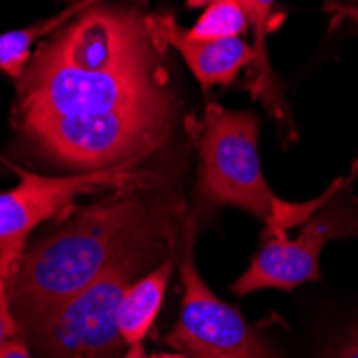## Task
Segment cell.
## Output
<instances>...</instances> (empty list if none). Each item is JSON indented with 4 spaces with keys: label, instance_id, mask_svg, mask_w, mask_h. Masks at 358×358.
I'll list each match as a JSON object with an SVG mask.
<instances>
[{
    "label": "cell",
    "instance_id": "cell-1",
    "mask_svg": "<svg viewBox=\"0 0 358 358\" xmlns=\"http://www.w3.org/2000/svg\"><path fill=\"white\" fill-rule=\"evenodd\" d=\"M176 208L157 206L138 193H118L71 215L30 247L9 277V299L22 327L106 275L142 241L174 227Z\"/></svg>",
    "mask_w": 358,
    "mask_h": 358
},
{
    "label": "cell",
    "instance_id": "cell-2",
    "mask_svg": "<svg viewBox=\"0 0 358 358\" xmlns=\"http://www.w3.org/2000/svg\"><path fill=\"white\" fill-rule=\"evenodd\" d=\"M257 136L259 122L253 112L227 110L215 101L206 106L198 138L200 176L195 198L200 204L234 206L264 221L266 232H287V227L303 225L348 185L345 178H337L311 202H283L264 178Z\"/></svg>",
    "mask_w": 358,
    "mask_h": 358
},
{
    "label": "cell",
    "instance_id": "cell-3",
    "mask_svg": "<svg viewBox=\"0 0 358 358\" xmlns=\"http://www.w3.org/2000/svg\"><path fill=\"white\" fill-rule=\"evenodd\" d=\"M174 116L170 94L106 114L32 120L20 127L43 157L80 174L140 164L170 138Z\"/></svg>",
    "mask_w": 358,
    "mask_h": 358
},
{
    "label": "cell",
    "instance_id": "cell-4",
    "mask_svg": "<svg viewBox=\"0 0 358 358\" xmlns=\"http://www.w3.org/2000/svg\"><path fill=\"white\" fill-rule=\"evenodd\" d=\"M174 230L136 245L106 275L24 329L26 339L45 358H118L127 345L118 329L120 301L159 253L172 249Z\"/></svg>",
    "mask_w": 358,
    "mask_h": 358
},
{
    "label": "cell",
    "instance_id": "cell-5",
    "mask_svg": "<svg viewBox=\"0 0 358 358\" xmlns=\"http://www.w3.org/2000/svg\"><path fill=\"white\" fill-rule=\"evenodd\" d=\"M170 94L159 64L94 73L30 60L17 80V120L24 124L62 116L106 114L152 103Z\"/></svg>",
    "mask_w": 358,
    "mask_h": 358
},
{
    "label": "cell",
    "instance_id": "cell-6",
    "mask_svg": "<svg viewBox=\"0 0 358 358\" xmlns=\"http://www.w3.org/2000/svg\"><path fill=\"white\" fill-rule=\"evenodd\" d=\"M32 60L50 67L106 73L159 64V54L150 17L134 9L92 5L58 28Z\"/></svg>",
    "mask_w": 358,
    "mask_h": 358
},
{
    "label": "cell",
    "instance_id": "cell-7",
    "mask_svg": "<svg viewBox=\"0 0 358 358\" xmlns=\"http://www.w3.org/2000/svg\"><path fill=\"white\" fill-rule=\"evenodd\" d=\"M195 215L185 221L182 303L168 343L191 358H279L243 313L223 303L195 266Z\"/></svg>",
    "mask_w": 358,
    "mask_h": 358
},
{
    "label": "cell",
    "instance_id": "cell-8",
    "mask_svg": "<svg viewBox=\"0 0 358 358\" xmlns=\"http://www.w3.org/2000/svg\"><path fill=\"white\" fill-rule=\"evenodd\" d=\"M11 168L20 176V182L9 191H0V275L7 281L28 247L32 230L60 215L78 195L127 189L144 185L148 182L144 178H150L148 174L134 172V166L71 176H41L17 166Z\"/></svg>",
    "mask_w": 358,
    "mask_h": 358
},
{
    "label": "cell",
    "instance_id": "cell-9",
    "mask_svg": "<svg viewBox=\"0 0 358 358\" xmlns=\"http://www.w3.org/2000/svg\"><path fill=\"white\" fill-rule=\"evenodd\" d=\"M345 236H358V198H343L337 191L303 223L296 238H289L285 232H266L262 249L234 281L232 292L238 296L259 289L289 292L303 283L320 281L322 249Z\"/></svg>",
    "mask_w": 358,
    "mask_h": 358
},
{
    "label": "cell",
    "instance_id": "cell-10",
    "mask_svg": "<svg viewBox=\"0 0 358 358\" xmlns=\"http://www.w3.org/2000/svg\"><path fill=\"white\" fill-rule=\"evenodd\" d=\"M150 26L157 43H168L182 56L202 90L232 84L238 73L253 62V48L245 43L243 37L217 41L191 39L174 15H155L150 17Z\"/></svg>",
    "mask_w": 358,
    "mask_h": 358
},
{
    "label": "cell",
    "instance_id": "cell-11",
    "mask_svg": "<svg viewBox=\"0 0 358 358\" xmlns=\"http://www.w3.org/2000/svg\"><path fill=\"white\" fill-rule=\"evenodd\" d=\"M174 255L170 253L144 277L129 285L118 307V329L127 345L142 343L164 305L166 289L174 271Z\"/></svg>",
    "mask_w": 358,
    "mask_h": 358
},
{
    "label": "cell",
    "instance_id": "cell-12",
    "mask_svg": "<svg viewBox=\"0 0 358 358\" xmlns=\"http://www.w3.org/2000/svg\"><path fill=\"white\" fill-rule=\"evenodd\" d=\"M273 7L275 0H249L247 5V20L253 28V62H251V76H249V90L253 99H262L266 110L275 116L281 114V96L277 90V82L273 76V67L268 60L266 37L273 30Z\"/></svg>",
    "mask_w": 358,
    "mask_h": 358
},
{
    "label": "cell",
    "instance_id": "cell-13",
    "mask_svg": "<svg viewBox=\"0 0 358 358\" xmlns=\"http://www.w3.org/2000/svg\"><path fill=\"white\" fill-rule=\"evenodd\" d=\"M96 3H99V0H80V3H76L67 11H62L50 20L30 24L26 28L3 32V35H0V71L17 82L32 60V43L41 39L43 35H50V32L62 28L64 24H69L76 15H80L82 11L90 9Z\"/></svg>",
    "mask_w": 358,
    "mask_h": 358
},
{
    "label": "cell",
    "instance_id": "cell-14",
    "mask_svg": "<svg viewBox=\"0 0 358 358\" xmlns=\"http://www.w3.org/2000/svg\"><path fill=\"white\" fill-rule=\"evenodd\" d=\"M249 20L245 7L236 0H210L204 7L202 15L187 30L191 39L217 41V39H232L243 37L247 32Z\"/></svg>",
    "mask_w": 358,
    "mask_h": 358
},
{
    "label": "cell",
    "instance_id": "cell-15",
    "mask_svg": "<svg viewBox=\"0 0 358 358\" xmlns=\"http://www.w3.org/2000/svg\"><path fill=\"white\" fill-rule=\"evenodd\" d=\"M22 327L13 313L11 299H9V281L0 275V348L9 339L22 337Z\"/></svg>",
    "mask_w": 358,
    "mask_h": 358
},
{
    "label": "cell",
    "instance_id": "cell-16",
    "mask_svg": "<svg viewBox=\"0 0 358 358\" xmlns=\"http://www.w3.org/2000/svg\"><path fill=\"white\" fill-rule=\"evenodd\" d=\"M333 358H358V320L345 333V337H343L339 350L333 354Z\"/></svg>",
    "mask_w": 358,
    "mask_h": 358
},
{
    "label": "cell",
    "instance_id": "cell-17",
    "mask_svg": "<svg viewBox=\"0 0 358 358\" xmlns=\"http://www.w3.org/2000/svg\"><path fill=\"white\" fill-rule=\"evenodd\" d=\"M0 358H35V356L28 352L22 337H15V339H9L3 348H0Z\"/></svg>",
    "mask_w": 358,
    "mask_h": 358
},
{
    "label": "cell",
    "instance_id": "cell-18",
    "mask_svg": "<svg viewBox=\"0 0 358 358\" xmlns=\"http://www.w3.org/2000/svg\"><path fill=\"white\" fill-rule=\"evenodd\" d=\"M122 358H146V354H144V345H142V343L129 345V352H127Z\"/></svg>",
    "mask_w": 358,
    "mask_h": 358
},
{
    "label": "cell",
    "instance_id": "cell-19",
    "mask_svg": "<svg viewBox=\"0 0 358 358\" xmlns=\"http://www.w3.org/2000/svg\"><path fill=\"white\" fill-rule=\"evenodd\" d=\"M150 358H191V356L178 354V352H166V354H152Z\"/></svg>",
    "mask_w": 358,
    "mask_h": 358
},
{
    "label": "cell",
    "instance_id": "cell-20",
    "mask_svg": "<svg viewBox=\"0 0 358 358\" xmlns=\"http://www.w3.org/2000/svg\"><path fill=\"white\" fill-rule=\"evenodd\" d=\"M358 176V157L354 159V164H352V170H350V176H348V182L352 180V178H356Z\"/></svg>",
    "mask_w": 358,
    "mask_h": 358
},
{
    "label": "cell",
    "instance_id": "cell-21",
    "mask_svg": "<svg viewBox=\"0 0 358 358\" xmlns=\"http://www.w3.org/2000/svg\"><path fill=\"white\" fill-rule=\"evenodd\" d=\"M202 3H204V0H202ZM210 3V0H206V5ZM236 3H241L243 7H245V11H247V5H249V0H236Z\"/></svg>",
    "mask_w": 358,
    "mask_h": 358
},
{
    "label": "cell",
    "instance_id": "cell-22",
    "mask_svg": "<svg viewBox=\"0 0 358 358\" xmlns=\"http://www.w3.org/2000/svg\"><path fill=\"white\" fill-rule=\"evenodd\" d=\"M78 3H80V0H78Z\"/></svg>",
    "mask_w": 358,
    "mask_h": 358
}]
</instances>
